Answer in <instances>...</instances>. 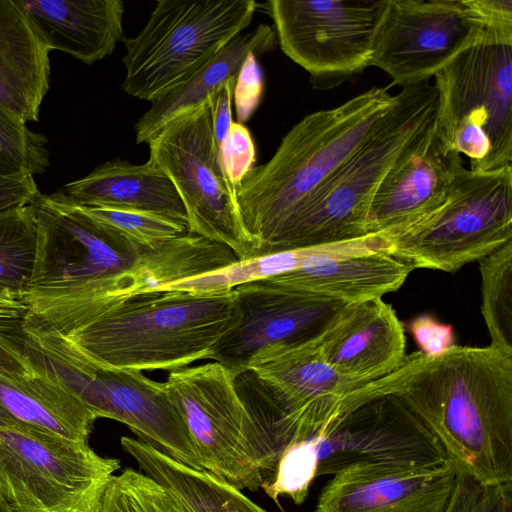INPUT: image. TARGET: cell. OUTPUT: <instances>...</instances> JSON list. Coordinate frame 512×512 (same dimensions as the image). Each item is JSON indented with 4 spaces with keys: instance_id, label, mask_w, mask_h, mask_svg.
I'll use <instances>...</instances> for the list:
<instances>
[{
    "instance_id": "obj_1",
    "label": "cell",
    "mask_w": 512,
    "mask_h": 512,
    "mask_svg": "<svg viewBox=\"0 0 512 512\" xmlns=\"http://www.w3.org/2000/svg\"><path fill=\"white\" fill-rule=\"evenodd\" d=\"M393 395L430 430L448 459L481 482H512V356L453 345L405 356L391 373L363 384L353 402Z\"/></svg>"
},
{
    "instance_id": "obj_2",
    "label": "cell",
    "mask_w": 512,
    "mask_h": 512,
    "mask_svg": "<svg viewBox=\"0 0 512 512\" xmlns=\"http://www.w3.org/2000/svg\"><path fill=\"white\" fill-rule=\"evenodd\" d=\"M29 207L38 249L26 310L50 308L90 320L154 290L157 269L149 248L121 241L59 192L39 193Z\"/></svg>"
},
{
    "instance_id": "obj_3",
    "label": "cell",
    "mask_w": 512,
    "mask_h": 512,
    "mask_svg": "<svg viewBox=\"0 0 512 512\" xmlns=\"http://www.w3.org/2000/svg\"><path fill=\"white\" fill-rule=\"evenodd\" d=\"M372 87L344 103L306 115L282 138L272 158L236 187L255 256L267 253L286 223L371 134L395 102Z\"/></svg>"
},
{
    "instance_id": "obj_4",
    "label": "cell",
    "mask_w": 512,
    "mask_h": 512,
    "mask_svg": "<svg viewBox=\"0 0 512 512\" xmlns=\"http://www.w3.org/2000/svg\"><path fill=\"white\" fill-rule=\"evenodd\" d=\"M0 344L27 371L76 397L97 419L119 421L139 440L184 465L204 470L165 382L151 380L141 371L98 363L34 319L8 326Z\"/></svg>"
},
{
    "instance_id": "obj_5",
    "label": "cell",
    "mask_w": 512,
    "mask_h": 512,
    "mask_svg": "<svg viewBox=\"0 0 512 512\" xmlns=\"http://www.w3.org/2000/svg\"><path fill=\"white\" fill-rule=\"evenodd\" d=\"M239 318L234 289L161 290L141 295L83 325L53 331L85 356L109 367L174 371L210 359Z\"/></svg>"
},
{
    "instance_id": "obj_6",
    "label": "cell",
    "mask_w": 512,
    "mask_h": 512,
    "mask_svg": "<svg viewBox=\"0 0 512 512\" xmlns=\"http://www.w3.org/2000/svg\"><path fill=\"white\" fill-rule=\"evenodd\" d=\"M395 96L376 128L286 223L267 253L367 235V216L379 185L436 115L437 95L430 81L402 87Z\"/></svg>"
},
{
    "instance_id": "obj_7",
    "label": "cell",
    "mask_w": 512,
    "mask_h": 512,
    "mask_svg": "<svg viewBox=\"0 0 512 512\" xmlns=\"http://www.w3.org/2000/svg\"><path fill=\"white\" fill-rule=\"evenodd\" d=\"M379 233L387 253L414 268L454 272L480 261L512 240V166L474 172L461 161L444 205Z\"/></svg>"
},
{
    "instance_id": "obj_8",
    "label": "cell",
    "mask_w": 512,
    "mask_h": 512,
    "mask_svg": "<svg viewBox=\"0 0 512 512\" xmlns=\"http://www.w3.org/2000/svg\"><path fill=\"white\" fill-rule=\"evenodd\" d=\"M254 0H159L146 25L124 38L123 90L152 102L181 85L251 23Z\"/></svg>"
},
{
    "instance_id": "obj_9",
    "label": "cell",
    "mask_w": 512,
    "mask_h": 512,
    "mask_svg": "<svg viewBox=\"0 0 512 512\" xmlns=\"http://www.w3.org/2000/svg\"><path fill=\"white\" fill-rule=\"evenodd\" d=\"M433 78L444 146L474 172L512 166V45L476 43Z\"/></svg>"
},
{
    "instance_id": "obj_10",
    "label": "cell",
    "mask_w": 512,
    "mask_h": 512,
    "mask_svg": "<svg viewBox=\"0 0 512 512\" xmlns=\"http://www.w3.org/2000/svg\"><path fill=\"white\" fill-rule=\"evenodd\" d=\"M236 376L212 361L170 371L165 385L204 470L239 490H257L273 477L278 458L242 401Z\"/></svg>"
},
{
    "instance_id": "obj_11",
    "label": "cell",
    "mask_w": 512,
    "mask_h": 512,
    "mask_svg": "<svg viewBox=\"0 0 512 512\" xmlns=\"http://www.w3.org/2000/svg\"><path fill=\"white\" fill-rule=\"evenodd\" d=\"M120 464L89 442L0 427V497L11 512H98Z\"/></svg>"
},
{
    "instance_id": "obj_12",
    "label": "cell",
    "mask_w": 512,
    "mask_h": 512,
    "mask_svg": "<svg viewBox=\"0 0 512 512\" xmlns=\"http://www.w3.org/2000/svg\"><path fill=\"white\" fill-rule=\"evenodd\" d=\"M147 143L148 162L166 174L182 200L188 233L228 247L239 260L254 257L236 188L215 145L213 96L172 119Z\"/></svg>"
},
{
    "instance_id": "obj_13",
    "label": "cell",
    "mask_w": 512,
    "mask_h": 512,
    "mask_svg": "<svg viewBox=\"0 0 512 512\" xmlns=\"http://www.w3.org/2000/svg\"><path fill=\"white\" fill-rule=\"evenodd\" d=\"M385 4L386 0H270L261 6L273 20L281 50L309 73L313 88L329 90L371 66Z\"/></svg>"
},
{
    "instance_id": "obj_14",
    "label": "cell",
    "mask_w": 512,
    "mask_h": 512,
    "mask_svg": "<svg viewBox=\"0 0 512 512\" xmlns=\"http://www.w3.org/2000/svg\"><path fill=\"white\" fill-rule=\"evenodd\" d=\"M481 38L470 0H386L370 65L387 73L392 85H415Z\"/></svg>"
},
{
    "instance_id": "obj_15",
    "label": "cell",
    "mask_w": 512,
    "mask_h": 512,
    "mask_svg": "<svg viewBox=\"0 0 512 512\" xmlns=\"http://www.w3.org/2000/svg\"><path fill=\"white\" fill-rule=\"evenodd\" d=\"M309 442L316 477L356 463L417 466L449 460L437 438L393 395L366 399Z\"/></svg>"
},
{
    "instance_id": "obj_16",
    "label": "cell",
    "mask_w": 512,
    "mask_h": 512,
    "mask_svg": "<svg viewBox=\"0 0 512 512\" xmlns=\"http://www.w3.org/2000/svg\"><path fill=\"white\" fill-rule=\"evenodd\" d=\"M234 291L240 318L219 340L210 359L236 375L261 353L316 342L347 305L262 281L239 285Z\"/></svg>"
},
{
    "instance_id": "obj_17",
    "label": "cell",
    "mask_w": 512,
    "mask_h": 512,
    "mask_svg": "<svg viewBox=\"0 0 512 512\" xmlns=\"http://www.w3.org/2000/svg\"><path fill=\"white\" fill-rule=\"evenodd\" d=\"M387 249L382 233L320 245L299 268L259 281L346 304L379 299L398 290L415 269Z\"/></svg>"
},
{
    "instance_id": "obj_18",
    "label": "cell",
    "mask_w": 512,
    "mask_h": 512,
    "mask_svg": "<svg viewBox=\"0 0 512 512\" xmlns=\"http://www.w3.org/2000/svg\"><path fill=\"white\" fill-rule=\"evenodd\" d=\"M455 476L450 460L417 466L352 464L331 475L314 512H444Z\"/></svg>"
},
{
    "instance_id": "obj_19",
    "label": "cell",
    "mask_w": 512,
    "mask_h": 512,
    "mask_svg": "<svg viewBox=\"0 0 512 512\" xmlns=\"http://www.w3.org/2000/svg\"><path fill=\"white\" fill-rule=\"evenodd\" d=\"M461 161L460 154L442 143L434 119L379 185L367 216V234L410 223L444 205Z\"/></svg>"
},
{
    "instance_id": "obj_20",
    "label": "cell",
    "mask_w": 512,
    "mask_h": 512,
    "mask_svg": "<svg viewBox=\"0 0 512 512\" xmlns=\"http://www.w3.org/2000/svg\"><path fill=\"white\" fill-rule=\"evenodd\" d=\"M317 345L339 375L360 384L388 375L406 356L403 324L382 298L347 304Z\"/></svg>"
},
{
    "instance_id": "obj_21",
    "label": "cell",
    "mask_w": 512,
    "mask_h": 512,
    "mask_svg": "<svg viewBox=\"0 0 512 512\" xmlns=\"http://www.w3.org/2000/svg\"><path fill=\"white\" fill-rule=\"evenodd\" d=\"M50 51L91 65L123 39L121 0H17Z\"/></svg>"
},
{
    "instance_id": "obj_22",
    "label": "cell",
    "mask_w": 512,
    "mask_h": 512,
    "mask_svg": "<svg viewBox=\"0 0 512 512\" xmlns=\"http://www.w3.org/2000/svg\"><path fill=\"white\" fill-rule=\"evenodd\" d=\"M50 52L17 0H0V106L22 123L39 121Z\"/></svg>"
},
{
    "instance_id": "obj_23",
    "label": "cell",
    "mask_w": 512,
    "mask_h": 512,
    "mask_svg": "<svg viewBox=\"0 0 512 512\" xmlns=\"http://www.w3.org/2000/svg\"><path fill=\"white\" fill-rule=\"evenodd\" d=\"M58 192L83 207L144 211L187 224L186 211L175 186L148 161L135 165L120 158L109 160Z\"/></svg>"
},
{
    "instance_id": "obj_24",
    "label": "cell",
    "mask_w": 512,
    "mask_h": 512,
    "mask_svg": "<svg viewBox=\"0 0 512 512\" xmlns=\"http://www.w3.org/2000/svg\"><path fill=\"white\" fill-rule=\"evenodd\" d=\"M96 416L76 397L29 372H0V427L89 442Z\"/></svg>"
},
{
    "instance_id": "obj_25",
    "label": "cell",
    "mask_w": 512,
    "mask_h": 512,
    "mask_svg": "<svg viewBox=\"0 0 512 512\" xmlns=\"http://www.w3.org/2000/svg\"><path fill=\"white\" fill-rule=\"evenodd\" d=\"M275 40L274 29L267 24L234 37L187 81L150 102L135 123L136 143L147 142L172 119L213 96L228 81L237 80L247 57L270 51Z\"/></svg>"
},
{
    "instance_id": "obj_26",
    "label": "cell",
    "mask_w": 512,
    "mask_h": 512,
    "mask_svg": "<svg viewBox=\"0 0 512 512\" xmlns=\"http://www.w3.org/2000/svg\"><path fill=\"white\" fill-rule=\"evenodd\" d=\"M120 443L140 470L163 486L185 512H268L242 490L206 470L184 465L142 440L124 436Z\"/></svg>"
},
{
    "instance_id": "obj_27",
    "label": "cell",
    "mask_w": 512,
    "mask_h": 512,
    "mask_svg": "<svg viewBox=\"0 0 512 512\" xmlns=\"http://www.w3.org/2000/svg\"><path fill=\"white\" fill-rule=\"evenodd\" d=\"M37 249L38 225L29 205L0 212V295L23 302Z\"/></svg>"
},
{
    "instance_id": "obj_28",
    "label": "cell",
    "mask_w": 512,
    "mask_h": 512,
    "mask_svg": "<svg viewBox=\"0 0 512 512\" xmlns=\"http://www.w3.org/2000/svg\"><path fill=\"white\" fill-rule=\"evenodd\" d=\"M479 270L490 346L512 356V240L482 258Z\"/></svg>"
},
{
    "instance_id": "obj_29",
    "label": "cell",
    "mask_w": 512,
    "mask_h": 512,
    "mask_svg": "<svg viewBox=\"0 0 512 512\" xmlns=\"http://www.w3.org/2000/svg\"><path fill=\"white\" fill-rule=\"evenodd\" d=\"M84 208L110 233L133 247L152 248L188 233L185 222L159 214L125 209Z\"/></svg>"
},
{
    "instance_id": "obj_30",
    "label": "cell",
    "mask_w": 512,
    "mask_h": 512,
    "mask_svg": "<svg viewBox=\"0 0 512 512\" xmlns=\"http://www.w3.org/2000/svg\"><path fill=\"white\" fill-rule=\"evenodd\" d=\"M98 512H185L156 480L125 468L108 485Z\"/></svg>"
},
{
    "instance_id": "obj_31",
    "label": "cell",
    "mask_w": 512,
    "mask_h": 512,
    "mask_svg": "<svg viewBox=\"0 0 512 512\" xmlns=\"http://www.w3.org/2000/svg\"><path fill=\"white\" fill-rule=\"evenodd\" d=\"M50 165L48 139L0 106V174H43Z\"/></svg>"
},
{
    "instance_id": "obj_32",
    "label": "cell",
    "mask_w": 512,
    "mask_h": 512,
    "mask_svg": "<svg viewBox=\"0 0 512 512\" xmlns=\"http://www.w3.org/2000/svg\"><path fill=\"white\" fill-rule=\"evenodd\" d=\"M316 478V458L309 440L295 444L284 451L273 477L261 489L278 503L281 495L301 505L308 497Z\"/></svg>"
},
{
    "instance_id": "obj_33",
    "label": "cell",
    "mask_w": 512,
    "mask_h": 512,
    "mask_svg": "<svg viewBox=\"0 0 512 512\" xmlns=\"http://www.w3.org/2000/svg\"><path fill=\"white\" fill-rule=\"evenodd\" d=\"M456 468L444 512H512V482L489 484Z\"/></svg>"
},
{
    "instance_id": "obj_34",
    "label": "cell",
    "mask_w": 512,
    "mask_h": 512,
    "mask_svg": "<svg viewBox=\"0 0 512 512\" xmlns=\"http://www.w3.org/2000/svg\"><path fill=\"white\" fill-rule=\"evenodd\" d=\"M220 157L229 180L236 188L256 161L252 136L243 124L232 122L220 148Z\"/></svg>"
},
{
    "instance_id": "obj_35",
    "label": "cell",
    "mask_w": 512,
    "mask_h": 512,
    "mask_svg": "<svg viewBox=\"0 0 512 512\" xmlns=\"http://www.w3.org/2000/svg\"><path fill=\"white\" fill-rule=\"evenodd\" d=\"M482 26L480 43L512 45V0H470Z\"/></svg>"
},
{
    "instance_id": "obj_36",
    "label": "cell",
    "mask_w": 512,
    "mask_h": 512,
    "mask_svg": "<svg viewBox=\"0 0 512 512\" xmlns=\"http://www.w3.org/2000/svg\"><path fill=\"white\" fill-rule=\"evenodd\" d=\"M256 55L245 60L235 83L233 98L237 112V122L247 121L259 104L263 91L262 73Z\"/></svg>"
},
{
    "instance_id": "obj_37",
    "label": "cell",
    "mask_w": 512,
    "mask_h": 512,
    "mask_svg": "<svg viewBox=\"0 0 512 512\" xmlns=\"http://www.w3.org/2000/svg\"><path fill=\"white\" fill-rule=\"evenodd\" d=\"M408 330L423 354L434 356L454 344L453 328L428 314L419 315L408 323Z\"/></svg>"
},
{
    "instance_id": "obj_38",
    "label": "cell",
    "mask_w": 512,
    "mask_h": 512,
    "mask_svg": "<svg viewBox=\"0 0 512 512\" xmlns=\"http://www.w3.org/2000/svg\"><path fill=\"white\" fill-rule=\"evenodd\" d=\"M39 193L30 173L0 174V212L27 206Z\"/></svg>"
},
{
    "instance_id": "obj_39",
    "label": "cell",
    "mask_w": 512,
    "mask_h": 512,
    "mask_svg": "<svg viewBox=\"0 0 512 512\" xmlns=\"http://www.w3.org/2000/svg\"><path fill=\"white\" fill-rule=\"evenodd\" d=\"M236 80H230L213 95V129L214 140L217 150L226 139L230 126L233 122L231 103Z\"/></svg>"
},
{
    "instance_id": "obj_40",
    "label": "cell",
    "mask_w": 512,
    "mask_h": 512,
    "mask_svg": "<svg viewBox=\"0 0 512 512\" xmlns=\"http://www.w3.org/2000/svg\"><path fill=\"white\" fill-rule=\"evenodd\" d=\"M25 310L23 302L0 295V319L20 317Z\"/></svg>"
},
{
    "instance_id": "obj_41",
    "label": "cell",
    "mask_w": 512,
    "mask_h": 512,
    "mask_svg": "<svg viewBox=\"0 0 512 512\" xmlns=\"http://www.w3.org/2000/svg\"><path fill=\"white\" fill-rule=\"evenodd\" d=\"M26 370L23 365L0 344V372Z\"/></svg>"
},
{
    "instance_id": "obj_42",
    "label": "cell",
    "mask_w": 512,
    "mask_h": 512,
    "mask_svg": "<svg viewBox=\"0 0 512 512\" xmlns=\"http://www.w3.org/2000/svg\"><path fill=\"white\" fill-rule=\"evenodd\" d=\"M0 512H11L8 505L5 501L0 497Z\"/></svg>"
}]
</instances>
